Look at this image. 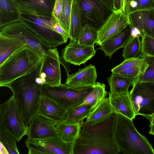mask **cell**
<instances>
[{
  "label": "cell",
  "instance_id": "cell-33",
  "mask_svg": "<svg viewBox=\"0 0 154 154\" xmlns=\"http://www.w3.org/2000/svg\"><path fill=\"white\" fill-rule=\"evenodd\" d=\"M62 1V12L59 23L63 29L70 35V18L74 0Z\"/></svg>",
  "mask_w": 154,
  "mask_h": 154
},
{
  "label": "cell",
  "instance_id": "cell-21",
  "mask_svg": "<svg viewBox=\"0 0 154 154\" xmlns=\"http://www.w3.org/2000/svg\"><path fill=\"white\" fill-rule=\"evenodd\" d=\"M131 38L129 24L121 32L100 45L99 48L104 52L106 57L110 58L118 50L123 48Z\"/></svg>",
  "mask_w": 154,
  "mask_h": 154
},
{
  "label": "cell",
  "instance_id": "cell-34",
  "mask_svg": "<svg viewBox=\"0 0 154 154\" xmlns=\"http://www.w3.org/2000/svg\"><path fill=\"white\" fill-rule=\"evenodd\" d=\"M139 54L144 60L145 66L143 73L136 81L154 82V56Z\"/></svg>",
  "mask_w": 154,
  "mask_h": 154
},
{
  "label": "cell",
  "instance_id": "cell-42",
  "mask_svg": "<svg viewBox=\"0 0 154 154\" xmlns=\"http://www.w3.org/2000/svg\"><path fill=\"white\" fill-rule=\"evenodd\" d=\"M131 27V37L133 38L137 36L141 37V33L137 28L130 25Z\"/></svg>",
  "mask_w": 154,
  "mask_h": 154
},
{
  "label": "cell",
  "instance_id": "cell-5",
  "mask_svg": "<svg viewBox=\"0 0 154 154\" xmlns=\"http://www.w3.org/2000/svg\"><path fill=\"white\" fill-rule=\"evenodd\" d=\"M0 129L5 131L17 140L28 135V126L25 123L20 107L12 95L0 105Z\"/></svg>",
  "mask_w": 154,
  "mask_h": 154
},
{
  "label": "cell",
  "instance_id": "cell-8",
  "mask_svg": "<svg viewBox=\"0 0 154 154\" xmlns=\"http://www.w3.org/2000/svg\"><path fill=\"white\" fill-rule=\"evenodd\" d=\"M0 33L20 42L38 52L43 58L47 51L52 48L22 21L0 28Z\"/></svg>",
  "mask_w": 154,
  "mask_h": 154
},
{
  "label": "cell",
  "instance_id": "cell-29",
  "mask_svg": "<svg viewBox=\"0 0 154 154\" xmlns=\"http://www.w3.org/2000/svg\"><path fill=\"white\" fill-rule=\"evenodd\" d=\"M108 93L106 90L105 84L97 82L91 91L85 98L83 102L79 105H88L96 108L106 97Z\"/></svg>",
  "mask_w": 154,
  "mask_h": 154
},
{
  "label": "cell",
  "instance_id": "cell-12",
  "mask_svg": "<svg viewBox=\"0 0 154 154\" xmlns=\"http://www.w3.org/2000/svg\"><path fill=\"white\" fill-rule=\"evenodd\" d=\"M61 58L57 48L47 51L41 63L39 75L43 86H54L62 84Z\"/></svg>",
  "mask_w": 154,
  "mask_h": 154
},
{
  "label": "cell",
  "instance_id": "cell-19",
  "mask_svg": "<svg viewBox=\"0 0 154 154\" xmlns=\"http://www.w3.org/2000/svg\"><path fill=\"white\" fill-rule=\"evenodd\" d=\"M21 13L52 16L56 0H14Z\"/></svg>",
  "mask_w": 154,
  "mask_h": 154
},
{
  "label": "cell",
  "instance_id": "cell-24",
  "mask_svg": "<svg viewBox=\"0 0 154 154\" xmlns=\"http://www.w3.org/2000/svg\"><path fill=\"white\" fill-rule=\"evenodd\" d=\"M25 46L18 40L0 33V66Z\"/></svg>",
  "mask_w": 154,
  "mask_h": 154
},
{
  "label": "cell",
  "instance_id": "cell-25",
  "mask_svg": "<svg viewBox=\"0 0 154 154\" xmlns=\"http://www.w3.org/2000/svg\"><path fill=\"white\" fill-rule=\"evenodd\" d=\"M95 108L88 105L73 106L67 110L64 119L60 123H80Z\"/></svg>",
  "mask_w": 154,
  "mask_h": 154
},
{
  "label": "cell",
  "instance_id": "cell-36",
  "mask_svg": "<svg viewBox=\"0 0 154 154\" xmlns=\"http://www.w3.org/2000/svg\"><path fill=\"white\" fill-rule=\"evenodd\" d=\"M143 61V59L139 54L136 58L124 60L122 63L112 69L111 71L112 73H117L133 67L141 66Z\"/></svg>",
  "mask_w": 154,
  "mask_h": 154
},
{
  "label": "cell",
  "instance_id": "cell-32",
  "mask_svg": "<svg viewBox=\"0 0 154 154\" xmlns=\"http://www.w3.org/2000/svg\"><path fill=\"white\" fill-rule=\"evenodd\" d=\"M154 8V0H126L125 12L128 15L138 11Z\"/></svg>",
  "mask_w": 154,
  "mask_h": 154
},
{
  "label": "cell",
  "instance_id": "cell-35",
  "mask_svg": "<svg viewBox=\"0 0 154 154\" xmlns=\"http://www.w3.org/2000/svg\"><path fill=\"white\" fill-rule=\"evenodd\" d=\"M0 141L5 146L9 154H19L17 140L8 132L0 129Z\"/></svg>",
  "mask_w": 154,
  "mask_h": 154
},
{
  "label": "cell",
  "instance_id": "cell-38",
  "mask_svg": "<svg viewBox=\"0 0 154 154\" xmlns=\"http://www.w3.org/2000/svg\"><path fill=\"white\" fill-rule=\"evenodd\" d=\"M144 68V63L143 60V63L141 66L133 67L117 73L121 76L133 80L134 82L138 77L143 73Z\"/></svg>",
  "mask_w": 154,
  "mask_h": 154
},
{
  "label": "cell",
  "instance_id": "cell-7",
  "mask_svg": "<svg viewBox=\"0 0 154 154\" xmlns=\"http://www.w3.org/2000/svg\"><path fill=\"white\" fill-rule=\"evenodd\" d=\"M92 88H75L69 87L65 84L54 86H43L42 94L53 99L67 110L73 106L81 104Z\"/></svg>",
  "mask_w": 154,
  "mask_h": 154
},
{
  "label": "cell",
  "instance_id": "cell-10",
  "mask_svg": "<svg viewBox=\"0 0 154 154\" xmlns=\"http://www.w3.org/2000/svg\"><path fill=\"white\" fill-rule=\"evenodd\" d=\"M82 12L83 26L88 25L97 30L112 13L113 8L102 0H75Z\"/></svg>",
  "mask_w": 154,
  "mask_h": 154
},
{
  "label": "cell",
  "instance_id": "cell-43",
  "mask_svg": "<svg viewBox=\"0 0 154 154\" xmlns=\"http://www.w3.org/2000/svg\"><path fill=\"white\" fill-rule=\"evenodd\" d=\"M113 8L115 10L121 9V0H113Z\"/></svg>",
  "mask_w": 154,
  "mask_h": 154
},
{
  "label": "cell",
  "instance_id": "cell-4",
  "mask_svg": "<svg viewBox=\"0 0 154 154\" xmlns=\"http://www.w3.org/2000/svg\"><path fill=\"white\" fill-rule=\"evenodd\" d=\"M43 58L38 52L24 46L0 66V87H6L15 79L29 73L41 64Z\"/></svg>",
  "mask_w": 154,
  "mask_h": 154
},
{
  "label": "cell",
  "instance_id": "cell-27",
  "mask_svg": "<svg viewBox=\"0 0 154 154\" xmlns=\"http://www.w3.org/2000/svg\"><path fill=\"white\" fill-rule=\"evenodd\" d=\"M83 27L82 11L77 1L74 0L70 18L69 43L77 42L79 34Z\"/></svg>",
  "mask_w": 154,
  "mask_h": 154
},
{
  "label": "cell",
  "instance_id": "cell-41",
  "mask_svg": "<svg viewBox=\"0 0 154 154\" xmlns=\"http://www.w3.org/2000/svg\"><path fill=\"white\" fill-rule=\"evenodd\" d=\"M150 122L149 134L154 135V113L151 116L146 117Z\"/></svg>",
  "mask_w": 154,
  "mask_h": 154
},
{
  "label": "cell",
  "instance_id": "cell-13",
  "mask_svg": "<svg viewBox=\"0 0 154 154\" xmlns=\"http://www.w3.org/2000/svg\"><path fill=\"white\" fill-rule=\"evenodd\" d=\"M129 24L128 15L121 9L114 10L104 23L97 30L96 44L101 45L122 31Z\"/></svg>",
  "mask_w": 154,
  "mask_h": 154
},
{
  "label": "cell",
  "instance_id": "cell-23",
  "mask_svg": "<svg viewBox=\"0 0 154 154\" xmlns=\"http://www.w3.org/2000/svg\"><path fill=\"white\" fill-rule=\"evenodd\" d=\"M114 112L109 97L104 99L91 112L85 121L91 125L103 122Z\"/></svg>",
  "mask_w": 154,
  "mask_h": 154
},
{
  "label": "cell",
  "instance_id": "cell-17",
  "mask_svg": "<svg viewBox=\"0 0 154 154\" xmlns=\"http://www.w3.org/2000/svg\"><path fill=\"white\" fill-rule=\"evenodd\" d=\"M129 25L140 31L142 36L154 38V8L136 11L128 15Z\"/></svg>",
  "mask_w": 154,
  "mask_h": 154
},
{
  "label": "cell",
  "instance_id": "cell-44",
  "mask_svg": "<svg viewBox=\"0 0 154 154\" xmlns=\"http://www.w3.org/2000/svg\"><path fill=\"white\" fill-rule=\"evenodd\" d=\"M0 154H9V152L7 149L6 147L0 141Z\"/></svg>",
  "mask_w": 154,
  "mask_h": 154
},
{
  "label": "cell",
  "instance_id": "cell-22",
  "mask_svg": "<svg viewBox=\"0 0 154 154\" xmlns=\"http://www.w3.org/2000/svg\"><path fill=\"white\" fill-rule=\"evenodd\" d=\"M21 21V12L14 0H0V28Z\"/></svg>",
  "mask_w": 154,
  "mask_h": 154
},
{
  "label": "cell",
  "instance_id": "cell-15",
  "mask_svg": "<svg viewBox=\"0 0 154 154\" xmlns=\"http://www.w3.org/2000/svg\"><path fill=\"white\" fill-rule=\"evenodd\" d=\"M56 124L47 119L36 114L28 126L27 140H37L59 137Z\"/></svg>",
  "mask_w": 154,
  "mask_h": 154
},
{
  "label": "cell",
  "instance_id": "cell-40",
  "mask_svg": "<svg viewBox=\"0 0 154 154\" xmlns=\"http://www.w3.org/2000/svg\"><path fill=\"white\" fill-rule=\"evenodd\" d=\"M62 9V0H56L53 8L52 16L59 22L61 14Z\"/></svg>",
  "mask_w": 154,
  "mask_h": 154
},
{
  "label": "cell",
  "instance_id": "cell-1",
  "mask_svg": "<svg viewBox=\"0 0 154 154\" xmlns=\"http://www.w3.org/2000/svg\"><path fill=\"white\" fill-rule=\"evenodd\" d=\"M116 113L95 125L80 123L81 131L74 142L73 154H117L120 149L114 138Z\"/></svg>",
  "mask_w": 154,
  "mask_h": 154
},
{
  "label": "cell",
  "instance_id": "cell-18",
  "mask_svg": "<svg viewBox=\"0 0 154 154\" xmlns=\"http://www.w3.org/2000/svg\"><path fill=\"white\" fill-rule=\"evenodd\" d=\"M66 111L54 100L42 94L40 98L37 114L47 119L57 125L64 119Z\"/></svg>",
  "mask_w": 154,
  "mask_h": 154
},
{
  "label": "cell",
  "instance_id": "cell-14",
  "mask_svg": "<svg viewBox=\"0 0 154 154\" xmlns=\"http://www.w3.org/2000/svg\"><path fill=\"white\" fill-rule=\"evenodd\" d=\"M96 52L94 46L82 45L78 42L69 43L61 50V58L67 63L79 66L91 59Z\"/></svg>",
  "mask_w": 154,
  "mask_h": 154
},
{
  "label": "cell",
  "instance_id": "cell-6",
  "mask_svg": "<svg viewBox=\"0 0 154 154\" xmlns=\"http://www.w3.org/2000/svg\"><path fill=\"white\" fill-rule=\"evenodd\" d=\"M22 21L51 48L66 42L63 37L52 28L51 16L21 13Z\"/></svg>",
  "mask_w": 154,
  "mask_h": 154
},
{
  "label": "cell",
  "instance_id": "cell-39",
  "mask_svg": "<svg viewBox=\"0 0 154 154\" xmlns=\"http://www.w3.org/2000/svg\"><path fill=\"white\" fill-rule=\"evenodd\" d=\"M50 22L53 29L61 35L67 42L68 38H70L69 34L61 26L59 22L52 16L50 19Z\"/></svg>",
  "mask_w": 154,
  "mask_h": 154
},
{
  "label": "cell",
  "instance_id": "cell-28",
  "mask_svg": "<svg viewBox=\"0 0 154 154\" xmlns=\"http://www.w3.org/2000/svg\"><path fill=\"white\" fill-rule=\"evenodd\" d=\"M56 127L59 137L67 142L75 141L78 139L81 131L80 123H60Z\"/></svg>",
  "mask_w": 154,
  "mask_h": 154
},
{
  "label": "cell",
  "instance_id": "cell-16",
  "mask_svg": "<svg viewBox=\"0 0 154 154\" xmlns=\"http://www.w3.org/2000/svg\"><path fill=\"white\" fill-rule=\"evenodd\" d=\"M67 77L64 83L67 86L75 88L93 87L96 84L97 74L95 66L91 64L79 69L76 72L70 75L66 71Z\"/></svg>",
  "mask_w": 154,
  "mask_h": 154
},
{
  "label": "cell",
  "instance_id": "cell-45",
  "mask_svg": "<svg viewBox=\"0 0 154 154\" xmlns=\"http://www.w3.org/2000/svg\"><path fill=\"white\" fill-rule=\"evenodd\" d=\"M105 3L109 6L113 8V0H102Z\"/></svg>",
  "mask_w": 154,
  "mask_h": 154
},
{
  "label": "cell",
  "instance_id": "cell-9",
  "mask_svg": "<svg viewBox=\"0 0 154 154\" xmlns=\"http://www.w3.org/2000/svg\"><path fill=\"white\" fill-rule=\"evenodd\" d=\"M129 92L136 116L146 117L154 113V82L136 81Z\"/></svg>",
  "mask_w": 154,
  "mask_h": 154
},
{
  "label": "cell",
  "instance_id": "cell-2",
  "mask_svg": "<svg viewBox=\"0 0 154 154\" xmlns=\"http://www.w3.org/2000/svg\"><path fill=\"white\" fill-rule=\"evenodd\" d=\"M41 64L29 73L20 77L6 85L17 100L26 124L29 125L37 114L43 85L39 83Z\"/></svg>",
  "mask_w": 154,
  "mask_h": 154
},
{
  "label": "cell",
  "instance_id": "cell-46",
  "mask_svg": "<svg viewBox=\"0 0 154 154\" xmlns=\"http://www.w3.org/2000/svg\"><path fill=\"white\" fill-rule=\"evenodd\" d=\"M121 9L123 12H125L126 0H121Z\"/></svg>",
  "mask_w": 154,
  "mask_h": 154
},
{
  "label": "cell",
  "instance_id": "cell-26",
  "mask_svg": "<svg viewBox=\"0 0 154 154\" xmlns=\"http://www.w3.org/2000/svg\"><path fill=\"white\" fill-rule=\"evenodd\" d=\"M107 81L110 87L108 93L112 96L128 91L129 87L134 82L133 80L115 73L107 78Z\"/></svg>",
  "mask_w": 154,
  "mask_h": 154
},
{
  "label": "cell",
  "instance_id": "cell-11",
  "mask_svg": "<svg viewBox=\"0 0 154 154\" xmlns=\"http://www.w3.org/2000/svg\"><path fill=\"white\" fill-rule=\"evenodd\" d=\"M74 142H67L59 137L25 141L29 154H73Z\"/></svg>",
  "mask_w": 154,
  "mask_h": 154
},
{
  "label": "cell",
  "instance_id": "cell-31",
  "mask_svg": "<svg viewBox=\"0 0 154 154\" xmlns=\"http://www.w3.org/2000/svg\"><path fill=\"white\" fill-rule=\"evenodd\" d=\"M97 38V30L86 24L83 26L79 34L77 42L82 45L94 46Z\"/></svg>",
  "mask_w": 154,
  "mask_h": 154
},
{
  "label": "cell",
  "instance_id": "cell-37",
  "mask_svg": "<svg viewBox=\"0 0 154 154\" xmlns=\"http://www.w3.org/2000/svg\"><path fill=\"white\" fill-rule=\"evenodd\" d=\"M141 42L140 54L142 56H154V38L144 35L141 37Z\"/></svg>",
  "mask_w": 154,
  "mask_h": 154
},
{
  "label": "cell",
  "instance_id": "cell-30",
  "mask_svg": "<svg viewBox=\"0 0 154 154\" xmlns=\"http://www.w3.org/2000/svg\"><path fill=\"white\" fill-rule=\"evenodd\" d=\"M140 38L139 36L131 37L123 48L122 56L124 60L136 58L140 54L141 42Z\"/></svg>",
  "mask_w": 154,
  "mask_h": 154
},
{
  "label": "cell",
  "instance_id": "cell-20",
  "mask_svg": "<svg viewBox=\"0 0 154 154\" xmlns=\"http://www.w3.org/2000/svg\"><path fill=\"white\" fill-rule=\"evenodd\" d=\"M111 105L114 112L133 120L136 116L130 97L129 92L112 96L108 93Z\"/></svg>",
  "mask_w": 154,
  "mask_h": 154
},
{
  "label": "cell",
  "instance_id": "cell-3",
  "mask_svg": "<svg viewBox=\"0 0 154 154\" xmlns=\"http://www.w3.org/2000/svg\"><path fill=\"white\" fill-rule=\"evenodd\" d=\"M116 113L114 138L121 152L126 154H154L151 144L138 131L133 120Z\"/></svg>",
  "mask_w": 154,
  "mask_h": 154
}]
</instances>
